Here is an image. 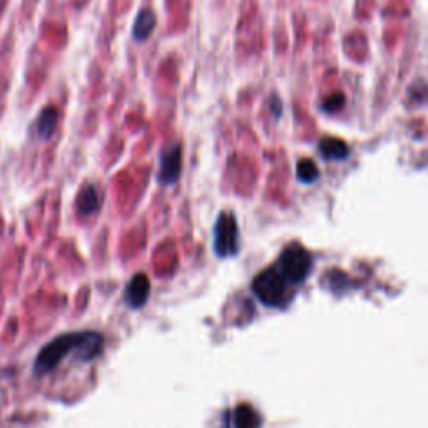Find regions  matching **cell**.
Returning a JSON list of instances; mask_svg holds the SVG:
<instances>
[{
	"label": "cell",
	"instance_id": "1",
	"mask_svg": "<svg viewBox=\"0 0 428 428\" xmlns=\"http://www.w3.org/2000/svg\"><path fill=\"white\" fill-rule=\"evenodd\" d=\"M104 352V337L99 331H74L54 338L40 349L34 363V374L37 376L54 371L69 355L76 360L89 363L99 358Z\"/></svg>",
	"mask_w": 428,
	"mask_h": 428
},
{
	"label": "cell",
	"instance_id": "2",
	"mask_svg": "<svg viewBox=\"0 0 428 428\" xmlns=\"http://www.w3.org/2000/svg\"><path fill=\"white\" fill-rule=\"evenodd\" d=\"M289 287L293 284L289 283L278 265L270 266L253 279V291L258 300L270 308H282L287 305Z\"/></svg>",
	"mask_w": 428,
	"mask_h": 428
},
{
	"label": "cell",
	"instance_id": "3",
	"mask_svg": "<svg viewBox=\"0 0 428 428\" xmlns=\"http://www.w3.org/2000/svg\"><path fill=\"white\" fill-rule=\"evenodd\" d=\"M213 250L221 260L238 255L239 228L236 216L229 211L219 213L218 219H216L213 229Z\"/></svg>",
	"mask_w": 428,
	"mask_h": 428
},
{
	"label": "cell",
	"instance_id": "4",
	"mask_svg": "<svg viewBox=\"0 0 428 428\" xmlns=\"http://www.w3.org/2000/svg\"><path fill=\"white\" fill-rule=\"evenodd\" d=\"M276 265L282 268L284 276L294 287V284H301L308 278L313 266V258L303 246L289 245L284 248Z\"/></svg>",
	"mask_w": 428,
	"mask_h": 428
},
{
	"label": "cell",
	"instance_id": "5",
	"mask_svg": "<svg viewBox=\"0 0 428 428\" xmlns=\"http://www.w3.org/2000/svg\"><path fill=\"white\" fill-rule=\"evenodd\" d=\"M183 171V147L181 144L166 146L159 158L158 181L164 186L176 184Z\"/></svg>",
	"mask_w": 428,
	"mask_h": 428
},
{
	"label": "cell",
	"instance_id": "6",
	"mask_svg": "<svg viewBox=\"0 0 428 428\" xmlns=\"http://www.w3.org/2000/svg\"><path fill=\"white\" fill-rule=\"evenodd\" d=\"M151 293V282L147 278L146 273H137L131 278V282L127 283L126 289H124V298L129 308L132 310H139L146 305V301L149 300Z\"/></svg>",
	"mask_w": 428,
	"mask_h": 428
},
{
	"label": "cell",
	"instance_id": "7",
	"mask_svg": "<svg viewBox=\"0 0 428 428\" xmlns=\"http://www.w3.org/2000/svg\"><path fill=\"white\" fill-rule=\"evenodd\" d=\"M59 124V110L55 108H45L42 112L39 114L34 124V134L37 139L47 141L54 131L57 129Z\"/></svg>",
	"mask_w": 428,
	"mask_h": 428
},
{
	"label": "cell",
	"instance_id": "8",
	"mask_svg": "<svg viewBox=\"0 0 428 428\" xmlns=\"http://www.w3.org/2000/svg\"><path fill=\"white\" fill-rule=\"evenodd\" d=\"M156 27V13L151 8H144L137 13L134 27H132V37L137 42H144L149 39V35L153 34Z\"/></svg>",
	"mask_w": 428,
	"mask_h": 428
},
{
	"label": "cell",
	"instance_id": "9",
	"mask_svg": "<svg viewBox=\"0 0 428 428\" xmlns=\"http://www.w3.org/2000/svg\"><path fill=\"white\" fill-rule=\"evenodd\" d=\"M76 206H77V211H79V214L82 216L94 214L96 211L100 208L99 195L92 184H87V186L82 187L79 196H77Z\"/></svg>",
	"mask_w": 428,
	"mask_h": 428
},
{
	"label": "cell",
	"instance_id": "10",
	"mask_svg": "<svg viewBox=\"0 0 428 428\" xmlns=\"http://www.w3.org/2000/svg\"><path fill=\"white\" fill-rule=\"evenodd\" d=\"M231 423L236 427H258L261 420L250 405H239V407H236V410H234Z\"/></svg>",
	"mask_w": 428,
	"mask_h": 428
},
{
	"label": "cell",
	"instance_id": "11",
	"mask_svg": "<svg viewBox=\"0 0 428 428\" xmlns=\"http://www.w3.org/2000/svg\"><path fill=\"white\" fill-rule=\"evenodd\" d=\"M320 151L328 159H345L348 156V147L340 139H325L321 142Z\"/></svg>",
	"mask_w": 428,
	"mask_h": 428
},
{
	"label": "cell",
	"instance_id": "12",
	"mask_svg": "<svg viewBox=\"0 0 428 428\" xmlns=\"http://www.w3.org/2000/svg\"><path fill=\"white\" fill-rule=\"evenodd\" d=\"M298 178L301 179L303 183H313L316 178H318V168L316 164L310 159H303L300 164H298Z\"/></svg>",
	"mask_w": 428,
	"mask_h": 428
},
{
	"label": "cell",
	"instance_id": "13",
	"mask_svg": "<svg viewBox=\"0 0 428 428\" xmlns=\"http://www.w3.org/2000/svg\"><path fill=\"white\" fill-rule=\"evenodd\" d=\"M343 104H345L343 96L337 94V96H333V98H331V99L326 100V103H325V109H326V110H335V109H340V108H342Z\"/></svg>",
	"mask_w": 428,
	"mask_h": 428
}]
</instances>
